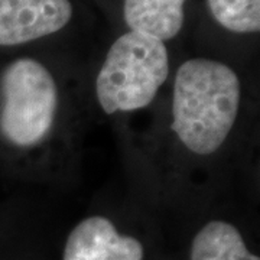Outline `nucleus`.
<instances>
[{"mask_svg":"<svg viewBox=\"0 0 260 260\" xmlns=\"http://www.w3.org/2000/svg\"><path fill=\"white\" fill-rule=\"evenodd\" d=\"M242 84L229 65L188 59L178 68L172 95V130L197 155H211L223 146L236 123Z\"/></svg>","mask_w":260,"mask_h":260,"instance_id":"1","label":"nucleus"},{"mask_svg":"<svg viewBox=\"0 0 260 260\" xmlns=\"http://www.w3.org/2000/svg\"><path fill=\"white\" fill-rule=\"evenodd\" d=\"M169 75L165 44L129 30L109 49L95 83V94L107 114L148 107Z\"/></svg>","mask_w":260,"mask_h":260,"instance_id":"2","label":"nucleus"},{"mask_svg":"<svg viewBox=\"0 0 260 260\" xmlns=\"http://www.w3.org/2000/svg\"><path fill=\"white\" fill-rule=\"evenodd\" d=\"M0 88V132L18 148H32L48 136L58 110V87L47 67L19 58L6 67Z\"/></svg>","mask_w":260,"mask_h":260,"instance_id":"3","label":"nucleus"},{"mask_svg":"<svg viewBox=\"0 0 260 260\" xmlns=\"http://www.w3.org/2000/svg\"><path fill=\"white\" fill-rule=\"evenodd\" d=\"M71 18L70 0H0V45L13 47L52 35Z\"/></svg>","mask_w":260,"mask_h":260,"instance_id":"4","label":"nucleus"},{"mask_svg":"<svg viewBox=\"0 0 260 260\" xmlns=\"http://www.w3.org/2000/svg\"><path fill=\"white\" fill-rule=\"evenodd\" d=\"M62 260H143L142 243L121 236L102 215L84 218L70 233Z\"/></svg>","mask_w":260,"mask_h":260,"instance_id":"5","label":"nucleus"},{"mask_svg":"<svg viewBox=\"0 0 260 260\" xmlns=\"http://www.w3.org/2000/svg\"><path fill=\"white\" fill-rule=\"evenodd\" d=\"M186 0H124V22L130 30L159 41H168L181 32Z\"/></svg>","mask_w":260,"mask_h":260,"instance_id":"6","label":"nucleus"},{"mask_svg":"<svg viewBox=\"0 0 260 260\" xmlns=\"http://www.w3.org/2000/svg\"><path fill=\"white\" fill-rule=\"evenodd\" d=\"M191 260H260L247 250L240 232L227 221L214 220L195 234Z\"/></svg>","mask_w":260,"mask_h":260,"instance_id":"7","label":"nucleus"},{"mask_svg":"<svg viewBox=\"0 0 260 260\" xmlns=\"http://www.w3.org/2000/svg\"><path fill=\"white\" fill-rule=\"evenodd\" d=\"M214 19L236 34L260 30V0H207Z\"/></svg>","mask_w":260,"mask_h":260,"instance_id":"8","label":"nucleus"}]
</instances>
